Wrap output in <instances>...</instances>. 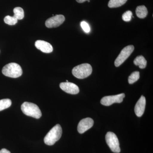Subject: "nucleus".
<instances>
[{"label": "nucleus", "mask_w": 153, "mask_h": 153, "mask_svg": "<svg viewBox=\"0 0 153 153\" xmlns=\"http://www.w3.org/2000/svg\"><path fill=\"white\" fill-rule=\"evenodd\" d=\"M62 129L60 125L54 126L47 133L44 139V142L46 145L52 146L59 140L62 136Z\"/></svg>", "instance_id": "f257e3e1"}, {"label": "nucleus", "mask_w": 153, "mask_h": 153, "mask_svg": "<svg viewBox=\"0 0 153 153\" xmlns=\"http://www.w3.org/2000/svg\"><path fill=\"white\" fill-rule=\"evenodd\" d=\"M5 76L11 78H17L22 76L23 71L22 67L16 63H11L7 64L2 70Z\"/></svg>", "instance_id": "f03ea898"}, {"label": "nucleus", "mask_w": 153, "mask_h": 153, "mask_svg": "<svg viewBox=\"0 0 153 153\" xmlns=\"http://www.w3.org/2000/svg\"><path fill=\"white\" fill-rule=\"evenodd\" d=\"M21 109L26 115L36 119H39L42 116L41 110L37 105L25 102L22 104Z\"/></svg>", "instance_id": "7ed1b4c3"}, {"label": "nucleus", "mask_w": 153, "mask_h": 153, "mask_svg": "<svg viewBox=\"0 0 153 153\" xmlns=\"http://www.w3.org/2000/svg\"><path fill=\"white\" fill-rule=\"evenodd\" d=\"M92 68L90 64L83 63L75 66L72 70V73L76 78L84 79L90 76L92 73Z\"/></svg>", "instance_id": "20e7f679"}, {"label": "nucleus", "mask_w": 153, "mask_h": 153, "mask_svg": "<svg viewBox=\"0 0 153 153\" xmlns=\"http://www.w3.org/2000/svg\"><path fill=\"white\" fill-rule=\"evenodd\" d=\"M107 144L112 152L116 153L120 152V143L116 135L112 132H108L105 135Z\"/></svg>", "instance_id": "39448f33"}, {"label": "nucleus", "mask_w": 153, "mask_h": 153, "mask_svg": "<svg viewBox=\"0 0 153 153\" xmlns=\"http://www.w3.org/2000/svg\"><path fill=\"white\" fill-rule=\"evenodd\" d=\"M134 47L133 45L127 46L121 51L120 54L115 60L114 65L116 67H118L123 64L127 60L131 53L133 52Z\"/></svg>", "instance_id": "423d86ee"}, {"label": "nucleus", "mask_w": 153, "mask_h": 153, "mask_svg": "<svg viewBox=\"0 0 153 153\" xmlns=\"http://www.w3.org/2000/svg\"><path fill=\"white\" fill-rule=\"evenodd\" d=\"M125 97V94L124 93L116 95L108 96L102 97L100 102L102 105L109 106L114 103H121L122 102Z\"/></svg>", "instance_id": "0eeeda50"}, {"label": "nucleus", "mask_w": 153, "mask_h": 153, "mask_svg": "<svg viewBox=\"0 0 153 153\" xmlns=\"http://www.w3.org/2000/svg\"><path fill=\"white\" fill-rule=\"evenodd\" d=\"M65 20L63 15H57L47 19L45 25L47 28H56L62 25Z\"/></svg>", "instance_id": "6e6552de"}, {"label": "nucleus", "mask_w": 153, "mask_h": 153, "mask_svg": "<svg viewBox=\"0 0 153 153\" xmlns=\"http://www.w3.org/2000/svg\"><path fill=\"white\" fill-rule=\"evenodd\" d=\"M94 125V120L91 118L88 117L80 120L78 126L77 131L79 134L84 133L89 129L91 128Z\"/></svg>", "instance_id": "1a4fd4ad"}, {"label": "nucleus", "mask_w": 153, "mask_h": 153, "mask_svg": "<svg viewBox=\"0 0 153 153\" xmlns=\"http://www.w3.org/2000/svg\"><path fill=\"white\" fill-rule=\"evenodd\" d=\"M60 88L66 93L71 94H77L79 92V87L74 83L70 82H61L60 84Z\"/></svg>", "instance_id": "9d476101"}, {"label": "nucleus", "mask_w": 153, "mask_h": 153, "mask_svg": "<svg viewBox=\"0 0 153 153\" xmlns=\"http://www.w3.org/2000/svg\"><path fill=\"white\" fill-rule=\"evenodd\" d=\"M146 105V98L143 96H141L138 101L137 102L134 108L135 113L137 116L138 117L142 116L145 111Z\"/></svg>", "instance_id": "9b49d317"}, {"label": "nucleus", "mask_w": 153, "mask_h": 153, "mask_svg": "<svg viewBox=\"0 0 153 153\" xmlns=\"http://www.w3.org/2000/svg\"><path fill=\"white\" fill-rule=\"evenodd\" d=\"M35 46L37 49L44 53H49L53 51V47L52 45L46 41L38 40L35 43Z\"/></svg>", "instance_id": "f8f14e48"}, {"label": "nucleus", "mask_w": 153, "mask_h": 153, "mask_svg": "<svg viewBox=\"0 0 153 153\" xmlns=\"http://www.w3.org/2000/svg\"><path fill=\"white\" fill-rule=\"evenodd\" d=\"M148 10L145 6H138L136 10V14L137 16L140 19H144L147 16Z\"/></svg>", "instance_id": "ddd939ff"}, {"label": "nucleus", "mask_w": 153, "mask_h": 153, "mask_svg": "<svg viewBox=\"0 0 153 153\" xmlns=\"http://www.w3.org/2000/svg\"><path fill=\"white\" fill-rule=\"evenodd\" d=\"M134 63L136 66H139L140 68H145L147 65V61L142 55H140L136 57L134 60Z\"/></svg>", "instance_id": "4468645a"}, {"label": "nucleus", "mask_w": 153, "mask_h": 153, "mask_svg": "<svg viewBox=\"0 0 153 153\" xmlns=\"http://www.w3.org/2000/svg\"><path fill=\"white\" fill-rule=\"evenodd\" d=\"M128 0H110L108 3L109 8H117L124 4Z\"/></svg>", "instance_id": "2eb2a0df"}, {"label": "nucleus", "mask_w": 153, "mask_h": 153, "mask_svg": "<svg viewBox=\"0 0 153 153\" xmlns=\"http://www.w3.org/2000/svg\"><path fill=\"white\" fill-rule=\"evenodd\" d=\"M13 12L14 15L13 16L17 20H22L25 16L24 11L22 8L20 7H17L14 9Z\"/></svg>", "instance_id": "dca6fc26"}, {"label": "nucleus", "mask_w": 153, "mask_h": 153, "mask_svg": "<svg viewBox=\"0 0 153 153\" xmlns=\"http://www.w3.org/2000/svg\"><path fill=\"white\" fill-rule=\"evenodd\" d=\"M12 105V101L10 99H4L0 100V111L8 108Z\"/></svg>", "instance_id": "f3484780"}, {"label": "nucleus", "mask_w": 153, "mask_h": 153, "mask_svg": "<svg viewBox=\"0 0 153 153\" xmlns=\"http://www.w3.org/2000/svg\"><path fill=\"white\" fill-rule=\"evenodd\" d=\"M140 78V72L138 71H134L128 77V81L129 84H133Z\"/></svg>", "instance_id": "a211bd4d"}, {"label": "nucleus", "mask_w": 153, "mask_h": 153, "mask_svg": "<svg viewBox=\"0 0 153 153\" xmlns=\"http://www.w3.org/2000/svg\"><path fill=\"white\" fill-rule=\"evenodd\" d=\"M18 20L14 16H7L5 17L4 19V22L6 24L10 25H16L18 22Z\"/></svg>", "instance_id": "6ab92c4d"}, {"label": "nucleus", "mask_w": 153, "mask_h": 153, "mask_svg": "<svg viewBox=\"0 0 153 153\" xmlns=\"http://www.w3.org/2000/svg\"><path fill=\"white\" fill-rule=\"evenodd\" d=\"M132 17V13L131 11H127L124 13L122 16V19L124 21L128 22L131 20Z\"/></svg>", "instance_id": "aec40b11"}, {"label": "nucleus", "mask_w": 153, "mask_h": 153, "mask_svg": "<svg viewBox=\"0 0 153 153\" xmlns=\"http://www.w3.org/2000/svg\"><path fill=\"white\" fill-rule=\"evenodd\" d=\"M81 27L84 32L86 33H89L90 31V28L89 25L86 22L83 21L80 23Z\"/></svg>", "instance_id": "412c9836"}, {"label": "nucleus", "mask_w": 153, "mask_h": 153, "mask_svg": "<svg viewBox=\"0 0 153 153\" xmlns=\"http://www.w3.org/2000/svg\"><path fill=\"white\" fill-rule=\"evenodd\" d=\"M0 153H11L10 151L6 149H2L0 150Z\"/></svg>", "instance_id": "4be33fe9"}, {"label": "nucleus", "mask_w": 153, "mask_h": 153, "mask_svg": "<svg viewBox=\"0 0 153 153\" xmlns=\"http://www.w3.org/2000/svg\"><path fill=\"white\" fill-rule=\"evenodd\" d=\"M76 2L79 3H82L86 1H90V0H76Z\"/></svg>", "instance_id": "5701e85b"}, {"label": "nucleus", "mask_w": 153, "mask_h": 153, "mask_svg": "<svg viewBox=\"0 0 153 153\" xmlns=\"http://www.w3.org/2000/svg\"><path fill=\"white\" fill-rule=\"evenodd\" d=\"M66 82H68V80H66Z\"/></svg>", "instance_id": "b1692460"}]
</instances>
